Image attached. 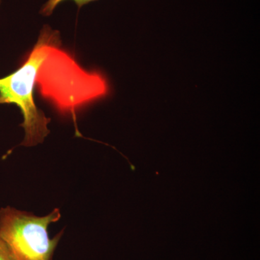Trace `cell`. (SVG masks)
I'll return each instance as SVG.
<instances>
[{
  "label": "cell",
  "mask_w": 260,
  "mask_h": 260,
  "mask_svg": "<svg viewBox=\"0 0 260 260\" xmlns=\"http://www.w3.org/2000/svg\"><path fill=\"white\" fill-rule=\"evenodd\" d=\"M36 58L34 81L43 99L62 114L76 113L109 93L104 75L84 69L71 53L62 49L60 34L49 25L41 30L32 49Z\"/></svg>",
  "instance_id": "cell-1"
},
{
  "label": "cell",
  "mask_w": 260,
  "mask_h": 260,
  "mask_svg": "<svg viewBox=\"0 0 260 260\" xmlns=\"http://www.w3.org/2000/svg\"><path fill=\"white\" fill-rule=\"evenodd\" d=\"M61 218L55 208L39 217L11 207L0 209V239L14 260H54V251L64 232L51 239L48 228Z\"/></svg>",
  "instance_id": "cell-2"
},
{
  "label": "cell",
  "mask_w": 260,
  "mask_h": 260,
  "mask_svg": "<svg viewBox=\"0 0 260 260\" xmlns=\"http://www.w3.org/2000/svg\"><path fill=\"white\" fill-rule=\"evenodd\" d=\"M35 64V55L30 51L18 70L0 78V104H14L21 111L23 122L20 126L25 130V138L20 145L25 147L42 143L50 133V118L34 102Z\"/></svg>",
  "instance_id": "cell-3"
},
{
  "label": "cell",
  "mask_w": 260,
  "mask_h": 260,
  "mask_svg": "<svg viewBox=\"0 0 260 260\" xmlns=\"http://www.w3.org/2000/svg\"><path fill=\"white\" fill-rule=\"evenodd\" d=\"M64 1H66V0H48L47 3L43 5L42 9H41V14L44 16H50L56 9V7ZM73 1L78 8H80L84 5L92 3V2L96 1V0H73Z\"/></svg>",
  "instance_id": "cell-4"
},
{
  "label": "cell",
  "mask_w": 260,
  "mask_h": 260,
  "mask_svg": "<svg viewBox=\"0 0 260 260\" xmlns=\"http://www.w3.org/2000/svg\"><path fill=\"white\" fill-rule=\"evenodd\" d=\"M0 260H14L6 244L0 239Z\"/></svg>",
  "instance_id": "cell-5"
},
{
  "label": "cell",
  "mask_w": 260,
  "mask_h": 260,
  "mask_svg": "<svg viewBox=\"0 0 260 260\" xmlns=\"http://www.w3.org/2000/svg\"><path fill=\"white\" fill-rule=\"evenodd\" d=\"M2 0H0V5H1Z\"/></svg>",
  "instance_id": "cell-6"
}]
</instances>
